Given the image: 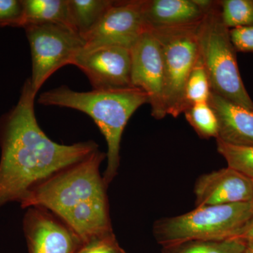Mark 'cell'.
Returning <instances> with one entry per match:
<instances>
[{
  "mask_svg": "<svg viewBox=\"0 0 253 253\" xmlns=\"http://www.w3.org/2000/svg\"><path fill=\"white\" fill-rule=\"evenodd\" d=\"M36 93L25 82L17 104L0 118V208L18 202L35 186L98 150L92 141L54 142L38 125Z\"/></svg>",
  "mask_w": 253,
  "mask_h": 253,
  "instance_id": "1",
  "label": "cell"
},
{
  "mask_svg": "<svg viewBox=\"0 0 253 253\" xmlns=\"http://www.w3.org/2000/svg\"><path fill=\"white\" fill-rule=\"evenodd\" d=\"M106 154L96 150L81 162L35 186L19 204L52 213L82 242L113 232L106 185L100 166Z\"/></svg>",
  "mask_w": 253,
  "mask_h": 253,
  "instance_id": "2",
  "label": "cell"
},
{
  "mask_svg": "<svg viewBox=\"0 0 253 253\" xmlns=\"http://www.w3.org/2000/svg\"><path fill=\"white\" fill-rule=\"evenodd\" d=\"M38 103L77 110L94 120L107 143V166L103 177L108 186L118 174L121 141L126 123L140 106L149 104V96L134 86L80 92L61 86L42 93Z\"/></svg>",
  "mask_w": 253,
  "mask_h": 253,
  "instance_id": "3",
  "label": "cell"
},
{
  "mask_svg": "<svg viewBox=\"0 0 253 253\" xmlns=\"http://www.w3.org/2000/svg\"><path fill=\"white\" fill-rule=\"evenodd\" d=\"M199 54L211 91L234 104L253 111V101L246 90L238 66L236 51L229 29L221 21L219 1H214L197 28Z\"/></svg>",
  "mask_w": 253,
  "mask_h": 253,
  "instance_id": "4",
  "label": "cell"
},
{
  "mask_svg": "<svg viewBox=\"0 0 253 253\" xmlns=\"http://www.w3.org/2000/svg\"><path fill=\"white\" fill-rule=\"evenodd\" d=\"M253 216L251 202L196 207L181 215L158 219L153 234L162 247L191 240L234 239Z\"/></svg>",
  "mask_w": 253,
  "mask_h": 253,
  "instance_id": "5",
  "label": "cell"
},
{
  "mask_svg": "<svg viewBox=\"0 0 253 253\" xmlns=\"http://www.w3.org/2000/svg\"><path fill=\"white\" fill-rule=\"evenodd\" d=\"M199 25L151 30L159 42L162 52L166 112L174 118L184 112L186 81L199 58Z\"/></svg>",
  "mask_w": 253,
  "mask_h": 253,
  "instance_id": "6",
  "label": "cell"
},
{
  "mask_svg": "<svg viewBox=\"0 0 253 253\" xmlns=\"http://www.w3.org/2000/svg\"><path fill=\"white\" fill-rule=\"evenodd\" d=\"M31 46L32 88L38 93L46 80L75 58L84 46L83 37L73 28L60 23H41L25 26Z\"/></svg>",
  "mask_w": 253,
  "mask_h": 253,
  "instance_id": "7",
  "label": "cell"
},
{
  "mask_svg": "<svg viewBox=\"0 0 253 253\" xmlns=\"http://www.w3.org/2000/svg\"><path fill=\"white\" fill-rule=\"evenodd\" d=\"M144 0L114 1L97 24L83 37L82 51L104 46H121L130 49L149 30L145 21Z\"/></svg>",
  "mask_w": 253,
  "mask_h": 253,
  "instance_id": "8",
  "label": "cell"
},
{
  "mask_svg": "<svg viewBox=\"0 0 253 253\" xmlns=\"http://www.w3.org/2000/svg\"><path fill=\"white\" fill-rule=\"evenodd\" d=\"M131 84L149 96L151 115L157 120L167 115L166 82L162 52L159 42L148 30L130 49Z\"/></svg>",
  "mask_w": 253,
  "mask_h": 253,
  "instance_id": "9",
  "label": "cell"
},
{
  "mask_svg": "<svg viewBox=\"0 0 253 253\" xmlns=\"http://www.w3.org/2000/svg\"><path fill=\"white\" fill-rule=\"evenodd\" d=\"M73 65L85 74L93 89L132 86L131 52L126 48L104 46L82 51L75 58Z\"/></svg>",
  "mask_w": 253,
  "mask_h": 253,
  "instance_id": "10",
  "label": "cell"
},
{
  "mask_svg": "<svg viewBox=\"0 0 253 253\" xmlns=\"http://www.w3.org/2000/svg\"><path fill=\"white\" fill-rule=\"evenodd\" d=\"M23 225L29 253H75L82 243L59 218L43 208H28Z\"/></svg>",
  "mask_w": 253,
  "mask_h": 253,
  "instance_id": "11",
  "label": "cell"
},
{
  "mask_svg": "<svg viewBox=\"0 0 253 253\" xmlns=\"http://www.w3.org/2000/svg\"><path fill=\"white\" fill-rule=\"evenodd\" d=\"M196 207L250 202L253 180L231 168L203 174L194 187Z\"/></svg>",
  "mask_w": 253,
  "mask_h": 253,
  "instance_id": "12",
  "label": "cell"
},
{
  "mask_svg": "<svg viewBox=\"0 0 253 253\" xmlns=\"http://www.w3.org/2000/svg\"><path fill=\"white\" fill-rule=\"evenodd\" d=\"M208 104L217 119L218 137L216 140L234 146H253V111L212 91Z\"/></svg>",
  "mask_w": 253,
  "mask_h": 253,
  "instance_id": "13",
  "label": "cell"
},
{
  "mask_svg": "<svg viewBox=\"0 0 253 253\" xmlns=\"http://www.w3.org/2000/svg\"><path fill=\"white\" fill-rule=\"evenodd\" d=\"M149 30L197 26L205 14L194 0H144Z\"/></svg>",
  "mask_w": 253,
  "mask_h": 253,
  "instance_id": "14",
  "label": "cell"
},
{
  "mask_svg": "<svg viewBox=\"0 0 253 253\" xmlns=\"http://www.w3.org/2000/svg\"><path fill=\"white\" fill-rule=\"evenodd\" d=\"M21 27L41 23H60L71 26L68 0H22Z\"/></svg>",
  "mask_w": 253,
  "mask_h": 253,
  "instance_id": "15",
  "label": "cell"
},
{
  "mask_svg": "<svg viewBox=\"0 0 253 253\" xmlns=\"http://www.w3.org/2000/svg\"><path fill=\"white\" fill-rule=\"evenodd\" d=\"M112 0H68L70 22L82 37L97 24L113 4Z\"/></svg>",
  "mask_w": 253,
  "mask_h": 253,
  "instance_id": "16",
  "label": "cell"
},
{
  "mask_svg": "<svg viewBox=\"0 0 253 253\" xmlns=\"http://www.w3.org/2000/svg\"><path fill=\"white\" fill-rule=\"evenodd\" d=\"M246 246L239 239L191 240L163 246L162 253H244Z\"/></svg>",
  "mask_w": 253,
  "mask_h": 253,
  "instance_id": "17",
  "label": "cell"
},
{
  "mask_svg": "<svg viewBox=\"0 0 253 253\" xmlns=\"http://www.w3.org/2000/svg\"><path fill=\"white\" fill-rule=\"evenodd\" d=\"M211 94L209 79L199 54L186 81L184 94V111L192 105L208 102Z\"/></svg>",
  "mask_w": 253,
  "mask_h": 253,
  "instance_id": "18",
  "label": "cell"
},
{
  "mask_svg": "<svg viewBox=\"0 0 253 253\" xmlns=\"http://www.w3.org/2000/svg\"><path fill=\"white\" fill-rule=\"evenodd\" d=\"M184 113L186 121L201 139H217V117L208 102L192 105L187 108Z\"/></svg>",
  "mask_w": 253,
  "mask_h": 253,
  "instance_id": "19",
  "label": "cell"
},
{
  "mask_svg": "<svg viewBox=\"0 0 253 253\" xmlns=\"http://www.w3.org/2000/svg\"><path fill=\"white\" fill-rule=\"evenodd\" d=\"M221 21L228 29L253 26V0L219 1Z\"/></svg>",
  "mask_w": 253,
  "mask_h": 253,
  "instance_id": "20",
  "label": "cell"
},
{
  "mask_svg": "<svg viewBox=\"0 0 253 253\" xmlns=\"http://www.w3.org/2000/svg\"><path fill=\"white\" fill-rule=\"evenodd\" d=\"M217 151L224 157L228 167L253 180V146H240L217 140Z\"/></svg>",
  "mask_w": 253,
  "mask_h": 253,
  "instance_id": "21",
  "label": "cell"
},
{
  "mask_svg": "<svg viewBox=\"0 0 253 253\" xmlns=\"http://www.w3.org/2000/svg\"><path fill=\"white\" fill-rule=\"evenodd\" d=\"M75 253H126L118 244L114 233L93 236L82 242Z\"/></svg>",
  "mask_w": 253,
  "mask_h": 253,
  "instance_id": "22",
  "label": "cell"
},
{
  "mask_svg": "<svg viewBox=\"0 0 253 253\" xmlns=\"http://www.w3.org/2000/svg\"><path fill=\"white\" fill-rule=\"evenodd\" d=\"M22 14L21 1L0 0V26L21 27Z\"/></svg>",
  "mask_w": 253,
  "mask_h": 253,
  "instance_id": "23",
  "label": "cell"
},
{
  "mask_svg": "<svg viewBox=\"0 0 253 253\" xmlns=\"http://www.w3.org/2000/svg\"><path fill=\"white\" fill-rule=\"evenodd\" d=\"M229 35L236 52H253V26L230 29Z\"/></svg>",
  "mask_w": 253,
  "mask_h": 253,
  "instance_id": "24",
  "label": "cell"
},
{
  "mask_svg": "<svg viewBox=\"0 0 253 253\" xmlns=\"http://www.w3.org/2000/svg\"><path fill=\"white\" fill-rule=\"evenodd\" d=\"M234 239H239L244 241H253V216Z\"/></svg>",
  "mask_w": 253,
  "mask_h": 253,
  "instance_id": "25",
  "label": "cell"
},
{
  "mask_svg": "<svg viewBox=\"0 0 253 253\" xmlns=\"http://www.w3.org/2000/svg\"><path fill=\"white\" fill-rule=\"evenodd\" d=\"M246 246L244 253H253V241H246Z\"/></svg>",
  "mask_w": 253,
  "mask_h": 253,
  "instance_id": "26",
  "label": "cell"
},
{
  "mask_svg": "<svg viewBox=\"0 0 253 253\" xmlns=\"http://www.w3.org/2000/svg\"><path fill=\"white\" fill-rule=\"evenodd\" d=\"M250 202H251V205H252L253 207V194L252 199H251V201H250Z\"/></svg>",
  "mask_w": 253,
  "mask_h": 253,
  "instance_id": "27",
  "label": "cell"
}]
</instances>
